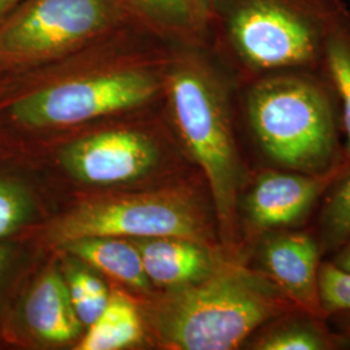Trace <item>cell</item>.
Wrapping results in <instances>:
<instances>
[{
    "label": "cell",
    "instance_id": "cell-25",
    "mask_svg": "<svg viewBox=\"0 0 350 350\" xmlns=\"http://www.w3.org/2000/svg\"><path fill=\"white\" fill-rule=\"evenodd\" d=\"M345 335L350 338V315L348 321H347V323H345Z\"/></svg>",
    "mask_w": 350,
    "mask_h": 350
},
{
    "label": "cell",
    "instance_id": "cell-23",
    "mask_svg": "<svg viewBox=\"0 0 350 350\" xmlns=\"http://www.w3.org/2000/svg\"><path fill=\"white\" fill-rule=\"evenodd\" d=\"M24 0H0V21H3Z\"/></svg>",
    "mask_w": 350,
    "mask_h": 350
},
{
    "label": "cell",
    "instance_id": "cell-18",
    "mask_svg": "<svg viewBox=\"0 0 350 350\" xmlns=\"http://www.w3.org/2000/svg\"><path fill=\"white\" fill-rule=\"evenodd\" d=\"M317 219L322 256L335 253L350 240V161L325 191Z\"/></svg>",
    "mask_w": 350,
    "mask_h": 350
},
{
    "label": "cell",
    "instance_id": "cell-10",
    "mask_svg": "<svg viewBox=\"0 0 350 350\" xmlns=\"http://www.w3.org/2000/svg\"><path fill=\"white\" fill-rule=\"evenodd\" d=\"M253 269L273 283L295 306L327 319L318 289L319 244L297 228L267 232L253 245Z\"/></svg>",
    "mask_w": 350,
    "mask_h": 350
},
{
    "label": "cell",
    "instance_id": "cell-24",
    "mask_svg": "<svg viewBox=\"0 0 350 350\" xmlns=\"http://www.w3.org/2000/svg\"><path fill=\"white\" fill-rule=\"evenodd\" d=\"M199 12L201 13L202 18L205 20L206 24V29H208V18H209V13H211V8H212L213 0H193Z\"/></svg>",
    "mask_w": 350,
    "mask_h": 350
},
{
    "label": "cell",
    "instance_id": "cell-14",
    "mask_svg": "<svg viewBox=\"0 0 350 350\" xmlns=\"http://www.w3.org/2000/svg\"><path fill=\"white\" fill-rule=\"evenodd\" d=\"M325 318L302 309H292L260 327L244 345L254 350H338L350 338L334 332Z\"/></svg>",
    "mask_w": 350,
    "mask_h": 350
},
{
    "label": "cell",
    "instance_id": "cell-2",
    "mask_svg": "<svg viewBox=\"0 0 350 350\" xmlns=\"http://www.w3.org/2000/svg\"><path fill=\"white\" fill-rule=\"evenodd\" d=\"M235 86V75L206 46H172L163 75L167 117L205 179L226 258L243 261L239 199L245 170L234 125Z\"/></svg>",
    "mask_w": 350,
    "mask_h": 350
},
{
    "label": "cell",
    "instance_id": "cell-7",
    "mask_svg": "<svg viewBox=\"0 0 350 350\" xmlns=\"http://www.w3.org/2000/svg\"><path fill=\"white\" fill-rule=\"evenodd\" d=\"M130 25L118 0H24L0 21V75L57 63Z\"/></svg>",
    "mask_w": 350,
    "mask_h": 350
},
{
    "label": "cell",
    "instance_id": "cell-1",
    "mask_svg": "<svg viewBox=\"0 0 350 350\" xmlns=\"http://www.w3.org/2000/svg\"><path fill=\"white\" fill-rule=\"evenodd\" d=\"M172 46L130 25L57 63L0 77V131L33 135L139 111L163 96Z\"/></svg>",
    "mask_w": 350,
    "mask_h": 350
},
{
    "label": "cell",
    "instance_id": "cell-16",
    "mask_svg": "<svg viewBox=\"0 0 350 350\" xmlns=\"http://www.w3.org/2000/svg\"><path fill=\"white\" fill-rule=\"evenodd\" d=\"M143 335L135 304L122 293H111L98 319L88 325L78 350H120L137 344Z\"/></svg>",
    "mask_w": 350,
    "mask_h": 350
},
{
    "label": "cell",
    "instance_id": "cell-11",
    "mask_svg": "<svg viewBox=\"0 0 350 350\" xmlns=\"http://www.w3.org/2000/svg\"><path fill=\"white\" fill-rule=\"evenodd\" d=\"M10 314L7 331L20 340L69 342L78 338L82 329L68 282L53 266L31 282Z\"/></svg>",
    "mask_w": 350,
    "mask_h": 350
},
{
    "label": "cell",
    "instance_id": "cell-9",
    "mask_svg": "<svg viewBox=\"0 0 350 350\" xmlns=\"http://www.w3.org/2000/svg\"><path fill=\"white\" fill-rule=\"evenodd\" d=\"M157 147L147 134L116 127L77 139L62 152V163L75 179L90 185L135 180L157 163Z\"/></svg>",
    "mask_w": 350,
    "mask_h": 350
},
{
    "label": "cell",
    "instance_id": "cell-15",
    "mask_svg": "<svg viewBox=\"0 0 350 350\" xmlns=\"http://www.w3.org/2000/svg\"><path fill=\"white\" fill-rule=\"evenodd\" d=\"M60 248L130 287L150 288V279L134 241L118 237H88L70 240Z\"/></svg>",
    "mask_w": 350,
    "mask_h": 350
},
{
    "label": "cell",
    "instance_id": "cell-21",
    "mask_svg": "<svg viewBox=\"0 0 350 350\" xmlns=\"http://www.w3.org/2000/svg\"><path fill=\"white\" fill-rule=\"evenodd\" d=\"M21 257L23 253L14 240L0 241V315L5 314V304H3V300H5L13 279L17 276Z\"/></svg>",
    "mask_w": 350,
    "mask_h": 350
},
{
    "label": "cell",
    "instance_id": "cell-17",
    "mask_svg": "<svg viewBox=\"0 0 350 350\" xmlns=\"http://www.w3.org/2000/svg\"><path fill=\"white\" fill-rule=\"evenodd\" d=\"M319 70L338 98L345 159L350 161V13L327 38Z\"/></svg>",
    "mask_w": 350,
    "mask_h": 350
},
{
    "label": "cell",
    "instance_id": "cell-6",
    "mask_svg": "<svg viewBox=\"0 0 350 350\" xmlns=\"http://www.w3.org/2000/svg\"><path fill=\"white\" fill-rule=\"evenodd\" d=\"M88 237H172L222 250L215 213L191 187L85 201L46 230V240L57 247Z\"/></svg>",
    "mask_w": 350,
    "mask_h": 350
},
{
    "label": "cell",
    "instance_id": "cell-20",
    "mask_svg": "<svg viewBox=\"0 0 350 350\" xmlns=\"http://www.w3.org/2000/svg\"><path fill=\"white\" fill-rule=\"evenodd\" d=\"M318 289L327 318L332 314L350 312V271L340 269L332 261L321 263Z\"/></svg>",
    "mask_w": 350,
    "mask_h": 350
},
{
    "label": "cell",
    "instance_id": "cell-8",
    "mask_svg": "<svg viewBox=\"0 0 350 350\" xmlns=\"http://www.w3.org/2000/svg\"><path fill=\"white\" fill-rule=\"evenodd\" d=\"M348 160L325 174H304L269 167L256 175L239 199V226L243 245L267 232L299 228L319 205L325 191Z\"/></svg>",
    "mask_w": 350,
    "mask_h": 350
},
{
    "label": "cell",
    "instance_id": "cell-22",
    "mask_svg": "<svg viewBox=\"0 0 350 350\" xmlns=\"http://www.w3.org/2000/svg\"><path fill=\"white\" fill-rule=\"evenodd\" d=\"M332 262L335 263L340 269H342L345 271H350V240L348 243H345L340 250L335 252Z\"/></svg>",
    "mask_w": 350,
    "mask_h": 350
},
{
    "label": "cell",
    "instance_id": "cell-19",
    "mask_svg": "<svg viewBox=\"0 0 350 350\" xmlns=\"http://www.w3.org/2000/svg\"><path fill=\"white\" fill-rule=\"evenodd\" d=\"M0 163V241L17 238L34 222L37 201L24 178Z\"/></svg>",
    "mask_w": 350,
    "mask_h": 350
},
{
    "label": "cell",
    "instance_id": "cell-13",
    "mask_svg": "<svg viewBox=\"0 0 350 350\" xmlns=\"http://www.w3.org/2000/svg\"><path fill=\"white\" fill-rule=\"evenodd\" d=\"M134 25L169 44L206 46V24L193 0H118Z\"/></svg>",
    "mask_w": 350,
    "mask_h": 350
},
{
    "label": "cell",
    "instance_id": "cell-3",
    "mask_svg": "<svg viewBox=\"0 0 350 350\" xmlns=\"http://www.w3.org/2000/svg\"><path fill=\"white\" fill-rule=\"evenodd\" d=\"M344 0H213L206 47L239 85L282 70H319Z\"/></svg>",
    "mask_w": 350,
    "mask_h": 350
},
{
    "label": "cell",
    "instance_id": "cell-4",
    "mask_svg": "<svg viewBox=\"0 0 350 350\" xmlns=\"http://www.w3.org/2000/svg\"><path fill=\"white\" fill-rule=\"evenodd\" d=\"M239 86L245 124L271 167L321 175L347 161L338 98L321 70L274 72Z\"/></svg>",
    "mask_w": 350,
    "mask_h": 350
},
{
    "label": "cell",
    "instance_id": "cell-12",
    "mask_svg": "<svg viewBox=\"0 0 350 350\" xmlns=\"http://www.w3.org/2000/svg\"><path fill=\"white\" fill-rule=\"evenodd\" d=\"M150 282L174 288L211 275L226 258L224 252L188 239H134Z\"/></svg>",
    "mask_w": 350,
    "mask_h": 350
},
{
    "label": "cell",
    "instance_id": "cell-5",
    "mask_svg": "<svg viewBox=\"0 0 350 350\" xmlns=\"http://www.w3.org/2000/svg\"><path fill=\"white\" fill-rule=\"evenodd\" d=\"M296 308L257 270L225 258L211 275L170 288L154 306L153 325L170 349H239L260 327Z\"/></svg>",
    "mask_w": 350,
    "mask_h": 350
}]
</instances>
